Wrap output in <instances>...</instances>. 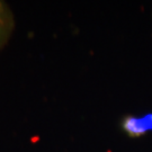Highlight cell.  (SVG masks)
Here are the masks:
<instances>
[{
    "mask_svg": "<svg viewBox=\"0 0 152 152\" xmlns=\"http://www.w3.org/2000/svg\"><path fill=\"white\" fill-rule=\"evenodd\" d=\"M121 127L132 139H139L152 131V113L143 116L126 115L121 122Z\"/></svg>",
    "mask_w": 152,
    "mask_h": 152,
    "instance_id": "obj_1",
    "label": "cell"
},
{
    "mask_svg": "<svg viewBox=\"0 0 152 152\" xmlns=\"http://www.w3.org/2000/svg\"><path fill=\"white\" fill-rule=\"evenodd\" d=\"M14 28V18L7 4L0 1V49L10 37Z\"/></svg>",
    "mask_w": 152,
    "mask_h": 152,
    "instance_id": "obj_2",
    "label": "cell"
}]
</instances>
